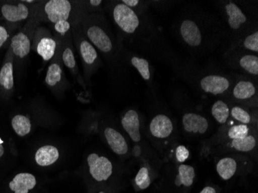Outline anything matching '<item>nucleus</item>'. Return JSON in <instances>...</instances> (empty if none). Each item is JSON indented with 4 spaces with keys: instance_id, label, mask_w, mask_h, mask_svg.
<instances>
[{
    "instance_id": "obj_1",
    "label": "nucleus",
    "mask_w": 258,
    "mask_h": 193,
    "mask_svg": "<svg viewBox=\"0 0 258 193\" xmlns=\"http://www.w3.org/2000/svg\"><path fill=\"white\" fill-rule=\"evenodd\" d=\"M172 28L179 43L194 56L213 53L224 42L220 19L195 6L182 9Z\"/></svg>"
},
{
    "instance_id": "obj_2",
    "label": "nucleus",
    "mask_w": 258,
    "mask_h": 193,
    "mask_svg": "<svg viewBox=\"0 0 258 193\" xmlns=\"http://www.w3.org/2000/svg\"><path fill=\"white\" fill-rule=\"evenodd\" d=\"M200 94L217 98H227L235 80L234 72H227L215 67L202 66L182 58L172 67Z\"/></svg>"
},
{
    "instance_id": "obj_3",
    "label": "nucleus",
    "mask_w": 258,
    "mask_h": 193,
    "mask_svg": "<svg viewBox=\"0 0 258 193\" xmlns=\"http://www.w3.org/2000/svg\"><path fill=\"white\" fill-rule=\"evenodd\" d=\"M221 23L224 30V42L227 48L236 44L245 35L257 30L258 22L252 15L250 8L245 7L243 2L231 0L217 1Z\"/></svg>"
},
{
    "instance_id": "obj_4",
    "label": "nucleus",
    "mask_w": 258,
    "mask_h": 193,
    "mask_svg": "<svg viewBox=\"0 0 258 193\" xmlns=\"http://www.w3.org/2000/svg\"><path fill=\"white\" fill-rule=\"evenodd\" d=\"M148 135L155 152L165 163L171 150L178 144L175 120L166 113H157L149 120Z\"/></svg>"
},
{
    "instance_id": "obj_5",
    "label": "nucleus",
    "mask_w": 258,
    "mask_h": 193,
    "mask_svg": "<svg viewBox=\"0 0 258 193\" xmlns=\"http://www.w3.org/2000/svg\"><path fill=\"white\" fill-rule=\"evenodd\" d=\"M83 29L90 43L98 48L108 61H115L119 46L110 30L105 17L99 14L86 16L84 20Z\"/></svg>"
},
{
    "instance_id": "obj_6",
    "label": "nucleus",
    "mask_w": 258,
    "mask_h": 193,
    "mask_svg": "<svg viewBox=\"0 0 258 193\" xmlns=\"http://www.w3.org/2000/svg\"><path fill=\"white\" fill-rule=\"evenodd\" d=\"M158 188L162 193H189L194 185L196 169L187 164L166 162Z\"/></svg>"
},
{
    "instance_id": "obj_7",
    "label": "nucleus",
    "mask_w": 258,
    "mask_h": 193,
    "mask_svg": "<svg viewBox=\"0 0 258 193\" xmlns=\"http://www.w3.org/2000/svg\"><path fill=\"white\" fill-rule=\"evenodd\" d=\"M216 170L221 179L229 181L236 177L250 175L254 171L253 157L244 153H230L214 158Z\"/></svg>"
},
{
    "instance_id": "obj_8",
    "label": "nucleus",
    "mask_w": 258,
    "mask_h": 193,
    "mask_svg": "<svg viewBox=\"0 0 258 193\" xmlns=\"http://www.w3.org/2000/svg\"><path fill=\"white\" fill-rule=\"evenodd\" d=\"M257 83L254 78L235 73V80L226 99L233 104L257 109Z\"/></svg>"
},
{
    "instance_id": "obj_9",
    "label": "nucleus",
    "mask_w": 258,
    "mask_h": 193,
    "mask_svg": "<svg viewBox=\"0 0 258 193\" xmlns=\"http://www.w3.org/2000/svg\"><path fill=\"white\" fill-rule=\"evenodd\" d=\"M258 130L250 133L243 139H233L220 144L209 149L201 155L204 159L215 158L220 155L230 153H244L250 155L253 159H257Z\"/></svg>"
},
{
    "instance_id": "obj_10",
    "label": "nucleus",
    "mask_w": 258,
    "mask_h": 193,
    "mask_svg": "<svg viewBox=\"0 0 258 193\" xmlns=\"http://www.w3.org/2000/svg\"><path fill=\"white\" fill-rule=\"evenodd\" d=\"M224 61L234 73L247 75L258 81V55L234 49H227Z\"/></svg>"
},
{
    "instance_id": "obj_11",
    "label": "nucleus",
    "mask_w": 258,
    "mask_h": 193,
    "mask_svg": "<svg viewBox=\"0 0 258 193\" xmlns=\"http://www.w3.org/2000/svg\"><path fill=\"white\" fill-rule=\"evenodd\" d=\"M256 130H258V127H251L236 122L234 124H229L228 122L220 126L214 136L203 142L201 155L214 146L233 139H243Z\"/></svg>"
},
{
    "instance_id": "obj_12",
    "label": "nucleus",
    "mask_w": 258,
    "mask_h": 193,
    "mask_svg": "<svg viewBox=\"0 0 258 193\" xmlns=\"http://www.w3.org/2000/svg\"><path fill=\"white\" fill-rule=\"evenodd\" d=\"M180 119L181 128L187 137H202L206 136L212 127L210 119L194 108L183 107L181 111Z\"/></svg>"
},
{
    "instance_id": "obj_13",
    "label": "nucleus",
    "mask_w": 258,
    "mask_h": 193,
    "mask_svg": "<svg viewBox=\"0 0 258 193\" xmlns=\"http://www.w3.org/2000/svg\"><path fill=\"white\" fill-rule=\"evenodd\" d=\"M88 172L95 182H108L114 174V165L108 158L97 153H91L87 157Z\"/></svg>"
},
{
    "instance_id": "obj_14",
    "label": "nucleus",
    "mask_w": 258,
    "mask_h": 193,
    "mask_svg": "<svg viewBox=\"0 0 258 193\" xmlns=\"http://www.w3.org/2000/svg\"><path fill=\"white\" fill-rule=\"evenodd\" d=\"M121 126L125 131L132 142L136 145L135 155L140 157L143 154V147L141 142L143 141L142 135V120L139 112L135 109H129L121 117Z\"/></svg>"
},
{
    "instance_id": "obj_15",
    "label": "nucleus",
    "mask_w": 258,
    "mask_h": 193,
    "mask_svg": "<svg viewBox=\"0 0 258 193\" xmlns=\"http://www.w3.org/2000/svg\"><path fill=\"white\" fill-rule=\"evenodd\" d=\"M102 133L108 147L115 155L124 157L129 153L128 143L119 131L111 126H107L103 129Z\"/></svg>"
},
{
    "instance_id": "obj_16",
    "label": "nucleus",
    "mask_w": 258,
    "mask_h": 193,
    "mask_svg": "<svg viewBox=\"0 0 258 193\" xmlns=\"http://www.w3.org/2000/svg\"><path fill=\"white\" fill-rule=\"evenodd\" d=\"M72 10V4L68 0H50L44 7L46 17L54 24L63 20L68 21Z\"/></svg>"
},
{
    "instance_id": "obj_17",
    "label": "nucleus",
    "mask_w": 258,
    "mask_h": 193,
    "mask_svg": "<svg viewBox=\"0 0 258 193\" xmlns=\"http://www.w3.org/2000/svg\"><path fill=\"white\" fill-rule=\"evenodd\" d=\"M230 119H233L234 122L251 127H258L257 109L230 102Z\"/></svg>"
},
{
    "instance_id": "obj_18",
    "label": "nucleus",
    "mask_w": 258,
    "mask_h": 193,
    "mask_svg": "<svg viewBox=\"0 0 258 193\" xmlns=\"http://www.w3.org/2000/svg\"><path fill=\"white\" fill-rule=\"evenodd\" d=\"M128 61L132 66L134 67L141 77L146 81L148 86L150 88L152 93L156 94V85L154 83V70L151 65L150 62L146 58L137 55L127 54Z\"/></svg>"
},
{
    "instance_id": "obj_19",
    "label": "nucleus",
    "mask_w": 258,
    "mask_h": 193,
    "mask_svg": "<svg viewBox=\"0 0 258 193\" xmlns=\"http://www.w3.org/2000/svg\"><path fill=\"white\" fill-rule=\"evenodd\" d=\"M80 40V53L86 68V73L91 75L93 71L99 67V56L95 46L90 43L89 40L84 37H81Z\"/></svg>"
},
{
    "instance_id": "obj_20",
    "label": "nucleus",
    "mask_w": 258,
    "mask_h": 193,
    "mask_svg": "<svg viewBox=\"0 0 258 193\" xmlns=\"http://www.w3.org/2000/svg\"><path fill=\"white\" fill-rule=\"evenodd\" d=\"M157 175V169L153 168L149 161H145L144 164L140 167L134 178L136 189L142 191L149 188Z\"/></svg>"
},
{
    "instance_id": "obj_21",
    "label": "nucleus",
    "mask_w": 258,
    "mask_h": 193,
    "mask_svg": "<svg viewBox=\"0 0 258 193\" xmlns=\"http://www.w3.org/2000/svg\"><path fill=\"white\" fill-rule=\"evenodd\" d=\"M37 185V178L33 174L21 172L17 174L11 182L9 187L14 193H29Z\"/></svg>"
},
{
    "instance_id": "obj_22",
    "label": "nucleus",
    "mask_w": 258,
    "mask_h": 193,
    "mask_svg": "<svg viewBox=\"0 0 258 193\" xmlns=\"http://www.w3.org/2000/svg\"><path fill=\"white\" fill-rule=\"evenodd\" d=\"M230 102L226 98H217L210 108L213 118L220 126L224 125L230 121Z\"/></svg>"
},
{
    "instance_id": "obj_23",
    "label": "nucleus",
    "mask_w": 258,
    "mask_h": 193,
    "mask_svg": "<svg viewBox=\"0 0 258 193\" xmlns=\"http://www.w3.org/2000/svg\"><path fill=\"white\" fill-rule=\"evenodd\" d=\"M60 157L57 148L50 145L42 146L35 154V161L41 167L50 166L54 164Z\"/></svg>"
},
{
    "instance_id": "obj_24",
    "label": "nucleus",
    "mask_w": 258,
    "mask_h": 193,
    "mask_svg": "<svg viewBox=\"0 0 258 193\" xmlns=\"http://www.w3.org/2000/svg\"><path fill=\"white\" fill-rule=\"evenodd\" d=\"M1 12L3 17L7 21L13 23L26 20L30 14L28 7L23 4H19L17 5L5 4L1 8Z\"/></svg>"
},
{
    "instance_id": "obj_25",
    "label": "nucleus",
    "mask_w": 258,
    "mask_h": 193,
    "mask_svg": "<svg viewBox=\"0 0 258 193\" xmlns=\"http://www.w3.org/2000/svg\"><path fill=\"white\" fill-rule=\"evenodd\" d=\"M227 49H234L258 55V29L245 35L236 44Z\"/></svg>"
},
{
    "instance_id": "obj_26",
    "label": "nucleus",
    "mask_w": 258,
    "mask_h": 193,
    "mask_svg": "<svg viewBox=\"0 0 258 193\" xmlns=\"http://www.w3.org/2000/svg\"><path fill=\"white\" fill-rule=\"evenodd\" d=\"M30 40L24 33H19L11 40V49L17 57L24 58L30 52Z\"/></svg>"
},
{
    "instance_id": "obj_27",
    "label": "nucleus",
    "mask_w": 258,
    "mask_h": 193,
    "mask_svg": "<svg viewBox=\"0 0 258 193\" xmlns=\"http://www.w3.org/2000/svg\"><path fill=\"white\" fill-rule=\"evenodd\" d=\"M56 43L52 38L44 37L37 44V53L45 61H48L54 56Z\"/></svg>"
},
{
    "instance_id": "obj_28",
    "label": "nucleus",
    "mask_w": 258,
    "mask_h": 193,
    "mask_svg": "<svg viewBox=\"0 0 258 193\" xmlns=\"http://www.w3.org/2000/svg\"><path fill=\"white\" fill-rule=\"evenodd\" d=\"M12 127L17 136L24 137L31 131V122L27 116L17 114L12 119Z\"/></svg>"
},
{
    "instance_id": "obj_29",
    "label": "nucleus",
    "mask_w": 258,
    "mask_h": 193,
    "mask_svg": "<svg viewBox=\"0 0 258 193\" xmlns=\"http://www.w3.org/2000/svg\"><path fill=\"white\" fill-rule=\"evenodd\" d=\"M189 151L185 146L178 143L174 146L171 150L168 157L166 162H172V163L183 164L188 160L189 158Z\"/></svg>"
},
{
    "instance_id": "obj_30",
    "label": "nucleus",
    "mask_w": 258,
    "mask_h": 193,
    "mask_svg": "<svg viewBox=\"0 0 258 193\" xmlns=\"http://www.w3.org/2000/svg\"><path fill=\"white\" fill-rule=\"evenodd\" d=\"M0 85L7 90L14 88V65L11 62H7L0 70Z\"/></svg>"
},
{
    "instance_id": "obj_31",
    "label": "nucleus",
    "mask_w": 258,
    "mask_h": 193,
    "mask_svg": "<svg viewBox=\"0 0 258 193\" xmlns=\"http://www.w3.org/2000/svg\"><path fill=\"white\" fill-rule=\"evenodd\" d=\"M62 69L60 65L52 63L47 70L45 82L50 87H54L57 83L61 81Z\"/></svg>"
},
{
    "instance_id": "obj_32",
    "label": "nucleus",
    "mask_w": 258,
    "mask_h": 193,
    "mask_svg": "<svg viewBox=\"0 0 258 193\" xmlns=\"http://www.w3.org/2000/svg\"><path fill=\"white\" fill-rule=\"evenodd\" d=\"M124 5L132 9L136 14H144L149 12V6L147 1L140 0H122L121 1Z\"/></svg>"
},
{
    "instance_id": "obj_33",
    "label": "nucleus",
    "mask_w": 258,
    "mask_h": 193,
    "mask_svg": "<svg viewBox=\"0 0 258 193\" xmlns=\"http://www.w3.org/2000/svg\"><path fill=\"white\" fill-rule=\"evenodd\" d=\"M63 61L69 69L74 70L76 68V60L73 50L70 47H67L63 53Z\"/></svg>"
},
{
    "instance_id": "obj_34",
    "label": "nucleus",
    "mask_w": 258,
    "mask_h": 193,
    "mask_svg": "<svg viewBox=\"0 0 258 193\" xmlns=\"http://www.w3.org/2000/svg\"><path fill=\"white\" fill-rule=\"evenodd\" d=\"M70 28H71V24H70L69 22L66 21V20L58 22V23L54 24L55 30L57 33L63 35V36L70 30Z\"/></svg>"
},
{
    "instance_id": "obj_35",
    "label": "nucleus",
    "mask_w": 258,
    "mask_h": 193,
    "mask_svg": "<svg viewBox=\"0 0 258 193\" xmlns=\"http://www.w3.org/2000/svg\"><path fill=\"white\" fill-rule=\"evenodd\" d=\"M149 7H152L157 9V10H166L169 9V6L172 5L171 1H147Z\"/></svg>"
},
{
    "instance_id": "obj_36",
    "label": "nucleus",
    "mask_w": 258,
    "mask_h": 193,
    "mask_svg": "<svg viewBox=\"0 0 258 193\" xmlns=\"http://www.w3.org/2000/svg\"><path fill=\"white\" fill-rule=\"evenodd\" d=\"M9 34L7 29L3 26H0V48L2 47L3 45L8 40Z\"/></svg>"
},
{
    "instance_id": "obj_37",
    "label": "nucleus",
    "mask_w": 258,
    "mask_h": 193,
    "mask_svg": "<svg viewBox=\"0 0 258 193\" xmlns=\"http://www.w3.org/2000/svg\"><path fill=\"white\" fill-rule=\"evenodd\" d=\"M103 1H101V0H91V1H88L86 4L89 5L91 8H92V10H97L101 7Z\"/></svg>"
},
{
    "instance_id": "obj_38",
    "label": "nucleus",
    "mask_w": 258,
    "mask_h": 193,
    "mask_svg": "<svg viewBox=\"0 0 258 193\" xmlns=\"http://www.w3.org/2000/svg\"><path fill=\"white\" fill-rule=\"evenodd\" d=\"M199 193H219L217 187L212 185H206Z\"/></svg>"
},
{
    "instance_id": "obj_39",
    "label": "nucleus",
    "mask_w": 258,
    "mask_h": 193,
    "mask_svg": "<svg viewBox=\"0 0 258 193\" xmlns=\"http://www.w3.org/2000/svg\"><path fill=\"white\" fill-rule=\"evenodd\" d=\"M4 152H5V149H4V147L3 146L2 144L0 143V158L4 155Z\"/></svg>"
},
{
    "instance_id": "obj_40",
    "label": "nucleus",
    "mask_w": 258,
    "mask_h": 193,
    "mask_svg": "<svg viewBox=\"0 0 258 193\" xmlns=\"http://www.w3.org/2000/svg\"><path fill=\"white\" fill-rule=\"evenodd\" d=\"M98 193H108V192H107V191H100Z\"/></svg>"
},
{
    "instance_id": "obj_41",
    "label": "nucleus",
    "mask_w": 258,
    "mask_h": 193,
    "mask_svg": "<svg viewBox=\"0 0 258 193\" xmlns=\"http://www.w3.org/2000/svg\"><path fill=\"white\" fill-rule=\"evenodd\" d=\"M26 3H29V4H30V3H33V1H26Z\"/></svg>"
}]
</instances>
